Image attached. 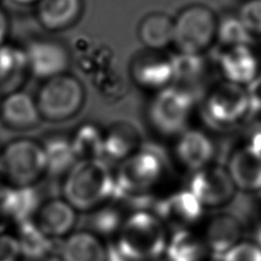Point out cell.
Instances as JSON below:
<instances>
[{"label":"cell","instance_id":"obj_1","mask_svg":"<svg viewBox=\"0 0 261 261\" xmlns=\"http://www.w3.org/2000/svg\"><path fill=\"white\" fill-rule=\"evenodd\" d=\"M167 235L155 213L138 210L125 219L113 249L123 261H157L165 253Z\"/></svg>","mask_w":261,"mask_h":261},{"label":"cell","instance_id":"obj_2","mask_svg":"<svg viewBox=\"0 0 261 261\" xmlns=\"http://www.w3.org/2000/svg\"><path fill=\"white\" fill-rule=\"evenodd\" d=\"M64 200L79 211H92L115 196L114 172L103 160L79 161L63 184Z\"/></svg>","mask_w":261,"mask_h":261},{"label":"cell","instance_id":"obj_3","mask_svg":"<svg viewBox=\"0 0 261 261\" xmlns=\"http://www.w3.org/2000/svg\"><path fill=\"white\" fill-rule=\"evenodd\" d=\"M165 158L160 149L142 146L126 160L120 162L115 175V196L140 199L162 179Z\"/></svg>","mask_w":261,"mask_h":261},{"label":"cell","instance_id":"obj_4","mask_svg":"<svg viewBox=\"0 0 261 261\" xmlns=\"http://www.w3.org/2000/svg\"><path fill=\"white\" fill-rule=\"evenodd\" d=\"M194 92L171 85L155 95L148 106V120L157 133L178 137L187 129L195 107Z\"/></svg>","mask_w":261,"mask_h":261},{"label":"cell","instance_id":"obj_5","mask_svg":"<svg viewBox=\"0 0 261 261\" xmlns=\"http://www.w3.org/2000/svg\"><path fill=\"white\" fill-rule=\"evenodd\" d=\"M173 20V45L179 53L204 54L217 39L218 16L206 5H188Z\"/></svg>","mask_w":261,"mask_h":261},{"label":"cell","instance_id":"obj_6","mask_svg":"<svg viewBox=\"0 0 261 261\" xmlns=\"http://www.w3.org/2000/svg\"><path fill=\"white\" fill-rule=\"evenodd\" d=\"M202 113L213 128L237 126L251 115L246 88L226 81L216 84L204 96Z\"/></svg>","mask_w":261,"mask_h":261},{"label":"cell","instance_id":"obj_7","mask_svg":"<svg viewBox=\"0 0 261 261\" xmlns=\"http://www.w3.org/2000/svg\"><path fill=\"white\" fill-rule=\"evenodd\" d=\"M85 91L76 77L68 73L47 79L41 87L37 101L39 114L47 119L65 120L82 109Z\"/></svg>","mask_w":261,"mask_h":261},{"label":"cell","instance_id":"obj_8","mask_svg":"<svg viewBox=\"0 0 261 261\" xmlns=\"http://www.w3.org/2000/svg\"><path fill=\"white\" fill-rule=\"evenodd\" d=\"M3 172L17 186H31L46 172L43 147L30 140L11 142L2 153Z\"/></svg>","mask_w":261,"mask_h":261},{"label":"cell","instance_id":"obj_9","mask_svg":"<svg viewBox=\"0 0 261 261\" xmlns=\"http://www.w3.org/2000/svg\"><path fill=\"white\" fill-rule=\"evenodd\" d=\"M188 190L204 208L225 206L231 202L236 193V188L226 166L214 163L204 169L193 172Z\"/></svg>","mask_w":261,"mask_h":261},{"label":"cell","instance_id":"obj_10","mask_svg":"<svg viewBox=\"0 0 261 261\" xmlns=\"http://www.w3.org/2000/svg\"><path fill=\"white\" fill-rule=\"evenodd\" d=\"M129 76L142 90L160 92L173 85L172 59L163 52L144 49L130 60Z\"/></svg>","mask_w":261,"mask_h":261},{"label":"cell","instance_id":"obj_11","mask_svg":"<svg viewBox=\"0 0 261 261\" xmlns=\"http://www.w3.org/2000/svg\"><path fill=\"white\" fill-rule=\"evenodd\" d=\"M216 146L212 139L203 130L187 128L176 137L174 157L188 171L196 172L213 164Z\"/></svg>","mask_w":261,"mask_h":261},{"label":"cell","instance_id":"obj_12","mask_svg":"<svg viewBox=\"0 0 261 261\" xmlns=\"http://www.w3.org/2000/svg\"><path fill=\"white\" fill-rule=\"evenodd\" d=\"M222 81L246 87L260 74V61L251 46L222 48L218 58Z\"/></svg>","mask_w":261,"mask_h":261},{"label":"cell","instance_id":"obj_13","mask_svg":"<svg viewBox=\"0 0 261 261\" xmlns=\"http://www.w3.org/2000/svg\"><path fill=\"white\" fill-rule=\"evenodd\" d=\"M28 69L39 78L50 79L65 73L70 57L62 44L52 40H37L25 50Z\"/></svg>","mask_w":261,"mask_h":261},{"label":"cell","instance_id":"obj_14","mask_svg":"<svg viewBox=\"0 0 261 261\" xmlns=\"http://www.w3.org/2000/svg\"><path fill=\"white\" fill-rule=\"evenodd\" d=\"M226 170L236 190L243 193L261 192V155L246 146L232 150Z\"/></svg>","mask_w":261,"mask_h":261},{"label":"cell","instance_id":"obj_15","mask_svg":"<svg viewBox=\"0 0 261 261\" xmlns=\"http://www.w3.org/2000/svg\"><path fill=\"white\" fill-rule=\"evenodd\" d=\"M203 211L204 207L188 189L166 196L155 205V214L162 222L172 223L178 229H185L186 226L197 221Z\"/></svg>","mask_w":261,"mask_h":261},{"label":"cell","instance_id":"obj_16","mask_svg":"<svg viewBox=\"0 0 261 261\" xmlns=\"http://www.w3.org/2000/svg\"><path fill=\"white\" fill-rule=\"evenodd\" d=\"M142 146V134L137 125L130 120H116L105 129L103 161L120 163Z\"/></svg>","mask_w":261,"mask_h":261},{"label":"cell","instance_id":"obj_17","mask_svg":"<svg viewBox=\"0 0 261 261\" xmlns=\"http://www.w3.org/2000/svg\"><path fill=\"white\" fill-rule=\"evenodd\" d=\"M244 223L234 213H220L212 218L206 229L205 245L218 261L228 250L241 242Z\"/></svg>","mask_w":261,"mask_h":261},{"label":"cell","instance_id":"obj_18","mask_svg":"<svg viewBox=\"0 0 261 261\" xmlns=\"http://www.w3.org/2000/svg\"><path fill=\"white\" fill-rule=\"evenodd\" d=\"M138 37L146 49L163 52L166 47L173 45V17L163 12L147 14L138 27Z\"/></svg>","mask_w":261,"mask_h":261},{"label":"cell","instance_id":"obj_19","mask_svg":"<svg viewBox=\"0 0 261 261\" xmlns=\"http://www.w3.org/2000/svg\"><path fill=\"white\" fill-rule=\"evenodd\" d=\"M76 210L64 199H53L38 212L36 225L50 239L69 234L76 225Z\"/></svg>","mask_w":261,"mask_h":261},{"label":"cell","instance_id":"obj_20","mask_svg":"<svg viewBox=\"0 0 261 261\" xmlns=\"http://www.w3.org/2000/svg\"><path fill=\"white\" fill-rule=\"evenodd\" d=\"M39 204V195L31 186H16L0 192V211L18 223L31 220Z\"/></svg>","mask_w":261,"mask_h":261},{"label":"cell","instance_id":"obj_21","mask_svg":"<svg viewBox=\"0 0 261 261\" xmlns=\"http://www.w3.org/2000/svg\"><path fill=\"white\" fill-rule=\"evenodd\" d=\"M63 261H107L108 249L90 231H77L60 245Z\"/></svg>","mask_w":261,"mask_h":261},{"label":"cell","instance_id":"obj_22","mask_svg":"<svg viewBox=\"0 0 261 261\" xmlns=\"http://www.w3.org/2000/svg\"><path fill=\"white\" fill-rule=\"evenodd\" d=\"M17 242L21 254L29 261L54 260L55 253L60 254V246L55 248L53 239L45 235L31 220L20 223Z\"/></svg>","mask_w":261,"mask_h":261},{"label":"cell","instance_id":"obj_23","mask_svg":"<svg viewBox=\"0 0 261 261\" xmlns=\"http://www.w3.org/2000/svg\"><path fill=\"white\" fill-rule=\"evenodd\" d=\"M82 9V0H39L38 17L46 29L61 30L78 20Z\"/></svg>","mask_w":261,"mask_h":261},{"label":"cell","instance_id":"obj_24","mask_svg":"<svg viewBox=\"0 0 261 261\" xmlns=\"http://www.w3.org/2000/svg\"><path fill=\"white\" fill-rule=\"evenodd\" d=\"M27 70L24 50L11 46H0V94L16 92Z\"/></svg>","mask_w":261,"mask_h":261},{"label":"cell","instance_id":"obj_25","mask_svg":"<svg viewBox=\"0 0 261 261\" xmlns=\"http://www.w3.org/2000/svg\"><path fill=\"white\" fill-rule=\"evenodd\" d=\"M2 114L15 127H29L38 123L39 110L34 99L24 92H13L4 100Z\"/></svg>","mask_w":261,"mask_h":261},{"label":"cell","instance_id":"obj_26","mask_svg":"<svg viewBox=\"0 0 261 261\" xmlns=\"http://www.w3.org/2000/svg\"><path fill=\"white\" fill-rule=\"evenodd\" d=\"M206 253L205 242L186 228L176 229L167 240L165 249L167 261H203Z\"/></svg>","mask_w":261,"mask_h":261},{"label":"cell","instance_id":"obj_27","mask_svg":"<svg viewBox=\"0 0 261 261\" xmlns=\"http://www.w3.org/2000/svg\"><path fill=\"white\" fill-rule=\"evenodd\" d=\"M77 162L103 160L105 129L92 123L83 124L70 140Z\"/></svg>","mask_w":261,"mask_h":261},{"label":"cell","instance_id":"obj_28","mask_svg":"<svg viewBox=\"0 0 261 261\" xmlns=\"http://www.w3.org/2000/svg\"><path fill=\"white\" fill-rule=\"evenodd\" d=\"M173 65V85L192 91L190 86L203 79L207 64L203 54L179 53L171 57ZM193 92V91H192Z\"/></svg>","mask_w":261,"mask_h":261},{"label":"cell","instance_id":"obj_29","mask_svg":"<svg viewBox=\"0 0 261 261\" xmlns=\"http://www.w3.org/2000/svg\"><path fill=\"white\" fill-rule=\"evenodd\" d=\"M43 150L46 172L52 175L67 174L77 163L70 140L63 138L50 139L45 143Z\"/></svg>","mask_w":261,"mask_h":261},{"label":"cell","instance_id":"obj_30","mask_svg":"<svg viewBox=\"0 0 261 261\" xmlns=\"http://www.w3.org/2000/svg\"><path fill=\"white\" fill-rule=\"evenodd\" d=\"M253 37L249 34L237 14H226L218 17L217 39L222 48L234 46H250Z\"/></svg>","mask_w":261,"mask_h":261},{"label":"cell","instance_id":"obj_31","mask_svg":"<svg viewBox=\"0 0 261 261\" xmlns=\"http://www.w3.org/2000/svg\"><path fill=\"white\" fill-rule=\"evenodd\" d=\"M122 216L114 207H97L86 218V227L94 235H110L118 231L123 223Z\"/></svg>","mask_w":261,"mask_h":261},{"label":"cell","instance_id":"obj_32","mask_svg":"<svg viewBox=\"0 0 261 261\" xmlns=\"http://www.w3.org/2000/svg\"><path fill=\"white\" fill-rule=\"evenodd\" d=\"M237 16L253 38L261 37V0H245Z\"/></svg>","mask_w":261,"mask_h":261},{"label":"cell","instance_id":"obj_33","mask_svg":"<svg viewBox=\"0 0 261 261\" xmlns=\"http://www.w3.org/2000/svg\"><path fill=\"white\" fill-rule=\"evenodd\" d=\"M219 261H261V244L257 241H241Z\"/></svg>","mask_w":261,"mask_h":261},{"label":"cell","instance_id":"obj_34","mask_svg":"<svg viewBox=\"0 0 261 261\" xmlns=\"http://www.w3.org/2000/svg\"><path fill=\"white\" fill-rule=\"evenodd\" d=\"M20 255L17 239L11 235L0 234V261H17Z\"/></svg>","mask_w":261,"mask_h":261},{"label":"cell","instance_id":"obj_35","mask_svg":"<svg viewBox=\"0 0 261 261\" xmlns=\"http://www.w3.org/2000/svg\"><path fill=\"white\" fill-rule=\"evenodd\" d=\"M246 88V93L249 96V103L251 114L261 113V74L250 83Z\"/></svg>","mask_w":261,"mask_h":261},{"label":"cell","instance_id":"obj_36","mask_svg":"<svg viewBox=\"0 0 261 261\" xmlns=\"http://www.w3.org/2000/svg\"><path fill=\"white\" fill-rule=\"evenodd\" d=\"M7 27H8L7 18H6V16H5L3 11H0V46H2L5 37H6Z\"/></svg>","mask_w":261,"mask_h":261},{"label":"cell","instance_id":"obj_37","mask_svg":"<svg viewBox=\"0 0 261 261\" xmlns=\"http://www.w3.org/2000/svg\"><path fill=\"white\" fill-rule=\"evenodd\" d=\"M14 2L20 3V4H31V3L37 2V0H14ZM38 2H39V0H38Z\"/></svg>","mask_w":261,"mask_h":261},{"label":"cell","instance_id":"obj_38","mask_svg":"<svg viewBox=\"0 0 261 261\" xmlns=\"http://www.w3.org/2000/svg\"><path fill=\"white\" fill-rule=\"evenodd\" d=\"M3 172V162H2V153H0V173Z\"/></svg>","mask_w":261,"mask_h":261},{"label":"cell","instance_id":"obj_39","mask_svg":"<svg viewBox=\"0 0 261 261\" xmlns=\"http://www.w3.org/2000/svg\"><path fill=\"white\" fill-rule=\"evenodd\" d=\"M259 236H260V237H261V230H260V234H259Z\"/></svg>","mask_w":261,"mask_h":261},{"label":"cell","instance_id":"obj_40","mask_svg":"<svg viewBox=\"0 0 261 261\" xmlns=\"http://www.w3.org/2000/svg\"><path fill=\"white\" fill-rule=\"evenodd\" d=\"M217 261H218V260H217Z\"/></svg>","mask_w":261,"mask_h":261},{"label":"cell","instance_id":"obj_41","mask_svg":"<svg viewBox=\"0 0 261 261\" xmlns=\"http://www.w3.org/2000/svg\"><path fill=\"white\" fill-rule=\"evenodd\" d=\"M157 261H158V260H157Z\"/></svg>","mask_w":261,"mask_h":261}]
</instances>
